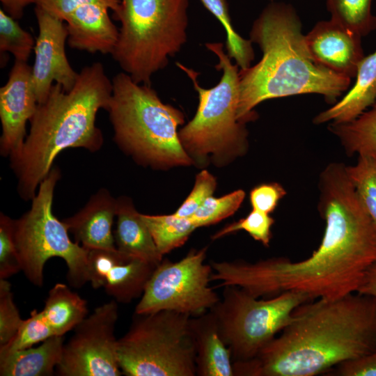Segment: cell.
I'll list each match as a JSON object with an SVG mask.
<instances>
[{"label":"cell","mask_w":376,"mask_h":376,"mask_svg":"<svg viewBox=\"0 0 376 376\" xmlns=\"http://www.w3.org/2000/svg\"><path fill=\"white\" fill-rule=\"evenodd\" d=\"M234 376H314L376 351V298L353 292L297 306L289 324Z\"/></svg>","instance_id":"6da1fadb"},{"label":"cell","mask_w":376,"mask_h":376,"mask_svg":"<svg viewBox=\"0 0 376 376\" xmlns=\"http://www.w3.org/2000/svg\"><path fill=\"white\" fill-rule=\"evenodd\" d=\"M375 263L376 246L349 222L333 218L325 221L320 245L306 259L212 262L211 281L238 286L256 297L295 291L313 299H336L357 292Z\"/></svg>","instance_id":"7a4b0ae2"},{"label":"cell","mask_w":376,"mask_h":376,"mask_svg":"<svg viewBox=\"0 0 376 376\" xmlns=\"http://www.w3.org/2000/svg\"><path fill=\"white\" fill-rule=\"evenodd\" d=\"M250 40L263 52L260 61L240 69L238 119H254L253 109L263 101L315 93L334 104L352 79L318 65L307 48L301 23L295 8L271 3L254 21Z\"/></svg>","instance_id":"3957f363"},{"label":"cell","mask_w":376,"mask_h":376,"mask_svg":"<svg viewBox=\"0 0 376 376\" xmlns=\"http://www.w3.org/2000/svg\"><path fill=\"white\" fill-rule=\"evenodd\" d=\"M112 88V80L100 62L83 68L70 91L53 84L30 120L20 154L10 160L24 200L33 198L62 150L84 148L95 151L102 146L103 136L95 125L96 116L100 109H107Z\"/></svg>","instance_id":"277c9868"},{"label":"cell","mask_w":376,"mask_h":376,"mask_svg":"<svg viewBox=\"0 0 376 376\" xmlns=\"http://www.w3.org/2000/svg\"><path fill=\"white\" fill-rule=\"evenodd\" d=\"M107 108L117 144L136 160L157 167L189 166L178 128L183 113L164 103L150 85L135 82L121 72L112 79Z\"/></svg>","instance_id":"5b68a950"},{"label":"cell","mask_w":376,"mask_h":376,"mask_svg":"<svg viewBox=\"0 0 376 376\" xmlns=\"http://www.w3.org/2000/svg\"><path fill=\"white\" fill-rule=\"evenodd\" d=\"M189 0H121L111 56L135 82L150 85L187 40Z\"/></svg>","instance_id":"8992f818"},{"label":"cell","mask_w":376,"mask_h":376,"mask_svg":"<svg viewBox=\"0 0 376 376\" xmlns=\"http://www.w3.org/2000/svg\"><path fill=\"white\" fill-rule=\"evenodd\" d=\"M205 47L217 56L216 68L222 71L214 86L203 88L196 71L177 63L191 80L198 97L195 116L179 131L180 142L187 154L196 159L208 155H242L247 146V131L245 123L237 118L240 68L233 63L222 42H207Z\"/></svg>","instance_id":"52a82bcc"},{"label":"cell","mask_w":376,"mask_h":376,"mask_svg":"<svg viewBox=\"0 0 376 376\" xmlns=\"http://www.w3.org/2000/svg\"><path fill=\"white\" fill-rule=\"evenodd\" d=\"M191 316L171 311L134 313L118 339V360L127 376H195Z\"/></svg>","instance_id":"ba28073f"},{"label":"cell","mask_w":376,"mask_h":376,"mask_svg":"<svg viewBox=\"0 0 376 376\" xmlns=\"http://www.w3.org/2000/svg\"><path fill=\"white\" fill-rule=\"evenodd\" d=\"M59 178L58 169L52 168L40 182L30 210L14 220L15 242L22 271L32 284L42 286L46 262L58 257L67 265L70 285L80 288L88 282L89 250L70 239L66 225L52 212L54 191Z\"/></svg>","instance_id":"9c48e42d"},{"label":"cell","mask_w":376,"mask_h":376,"mask_svg":"<svg viewBox=\"0 0 376 376\" xmlns=\"http://www.w3.org/2000/svg\"><path fill=\"white\" fill-rule=\"evenodd\" d=\"M311 300L295 291L260 299L238 286L227 285L222 298L210 310L233 362L244 361L253 358L289 324L297 306Z\"/></svg>","instance_id":"30bf717a"},{"label":"cell","mask_w":376,"mask_h":376,"mask_svg":"<svg viewBox=\"0 0 376 376\" xmlns=\"http://www.w3.org/2000/svg\"><path fill=\"white\" fill-rule=\"evenodd\" d=\"M207 248L190 251L183 258L162 260L148 280L134 313L139 314L171 311L202 315L220 300L209 286L212 268L205 264Z\"/></svg>","instance_id":"8fae6325"},{"label":"cell","mask_w":376,"mask_h":376,"mask_svg":"<svg viewBox=\"0 0 376 376\" xmlns=\"http://www.w3.org/2000/svg\"><path fill=\"white\" fill-rule=\"evenodd\" d=\"M118 318V302L114 299L96 307L64 343L56 373L61 376L121 375L115 335Z\"/></svg>","instance_id":"7c38bea8"},{"label":"cell","mask_w":376,"mask_h":376,"mask_svg":"<svg viewBox=\"0 0 376 376\" xmlns=\"http://www.w3.org/2000/svg\"><path fill=\"white\" fill-rule=\"evenodd\" d=\"M38 36L34 46V63L31 79L38 103L47 97L54 84L70 91L79 76L70 65L65 53L68 29L63 21L44 9L36 6Z\"/></svg>","instance_id":"4fadbf2b"},{"label":"cell","mask_w":376,"mask_h":376,"mask_svg":"<svg viewBox=\"0 0 376 376\" xmlns=\"http://www.w3.org/2000/svg\"><path fill=\"white\" fill-rule=\"evenodd\" d=\"M38 102L34 92L31 66L15 61L6 83L0 88L1 154L10 160L21 152L31 120Z\"/></svg>","instance_id":"5bb4252c"},{"label":"cell","mask_w":376,"mask_h":376,"mask_svg":"<svg viewBox=\"0 0 376 376\" xmlns=\"http://www.w3.org/2000/svg\"><path fill=\"white\" fill-rule=\"evenodd\" d=\"M157 266L117 249H91L88 256V282L95 289L103 288L117 302L128 304L141 297Z\"/></svg>","instance_id":"9a60e30c"},{"label":"cell","mask_w":376,"mask_h":376,"mask_svg":"<svg viewBox=\"0 0 376 376\" xmlns=\"http://www.w3.org/2000/svg\"><path fill=\"white\" fill-rule=\"evenodd\" d=\"M313 60L336 73L356 77L365 56L361 37L332 20L320 21L305 35Z\"/></svg>","instance_id":"2e32d148"},{"label":"cell","mask_w":376,"mask_h":376,"mask_svg":"<svg viewBox=\"0 0 376 376\" xmlns=\"http://www.w3.org/2000/svg\"><path fill=\"white\" fill-rule=\"evenodd\" d=\"M116 207L117 200L102 189L80 211L63 221L76 242L84 248L116 249L111 228L116 217Z\"/></svg>","instance_id":"e0dca14e"},{"label":"cell","mask_w":376,"mask_h":376,"mask_svg":"<svg viewBox=\"0 0 376 376\" xmlns=\"http://www.w3.org/2000/svg\"><path fill=\"white\" fill-rule=\"evenodd\" d=\"M109 8L100 3H87L77 8L66 20L68 45L87 52L111 54L119 31L110 19Z\"/></svg>","instance_id":"ac0fdd59"},{"label":"cell","mask_w":376,"mask_h":376,"mask_svg":"<svg viewBox=\"0 0 376 376\" xmlns=\"http://www.w3.org/2000/svg\"><path fill=\"white\" fill-rule=\"evenodd\" d=\"M196 345V375L234 376L230 348L223 340L217 319L209 311L191 318Z\"/></svg>","instance_id":"d6986e66"},{"label":"cell","mask_w":376,"mask_h":376,"mask_svg":"<svg viewBox=\"0 0 376 376\" xmlns=\"http://www.w3.org/2000/svg\"><path fill=\"white\" fill-rule=\"evenodd\" d=\"M354 84L330 108L314 118L315 124L350 122L367 110L376 100V50L364 56L358 65Z\"/></svg>","instance_id":"ffe728a7"},{"label":"cell","mask_w":376,"mask_h":376,"mask_svg":"<svg viewBox=\"0 0 376 376\" xmlns=\"http://www.w3.org/2000/svg\"><path fill=\"white\" fill-rule=\"evenodd\" d=\"M116 229L113 235L117 250L155 265L163 260L152 236L130 200H117Z\"/></svg>","instance_id":"44dd1931"},{"label":"cell","mask_w":376,"mask_h":376,"mask_svg":"<svg viewBox=\"0 0 376 376\" xmlns=\"http://www.w3.org/2000/svg\"><path fill=\"white\" fill-rule=\"evenodd\" d=\"M63 345V336H54L35 347L0 351V375H52L61 361Z\"/></svg>","instance_id":"7402d4cb"},{"label":"cell","mask_w":376,"mask_h":376,"mask_svg":"<svg viewBox=\"0 0 376 376\" xmlns=\"http://www.w3.org/2000/svg\"><path fill=\"white\" fill-rule=\"evenodd\" d=\"M88 311L86 300L61 283L49 290L41 311L54 335L61 336L74 329L87 316Z\"/></svg>","instance_id":"603a6c76"},{"label":"cell","mask_w":376,"mask_h":376,"mask_svg":"<svg viewBox=\"0 0 376 376\" xmlns=\"http://www.w3.org/2000/svg\"><path fill=\"white\" fill-rule=\"evenodd\" d=\"M329 129L338 138L348 155L376 159V100L355 119L344 123H331Z\"/></svg>","instance_id":"cb8c5ba5"},{"label":"cell","mask_w":376,"mask_h":376,"mask_svg":"<svg viewBox=\"0 0 376 376\" xmlns=\"http://www.w3.org/2000/svg\"><path fill=\"white\" fill-rule=\"evenodd\" d=\"M157 249L164 255L182 246L196 229L188 219L174 214L169 215H148L141 214Z\"/></svg>","instance_id":"d4e9b609"},{"label":"cell","mask_w":376,"mask_h":376,"mask_svg":"<svg viewBox=\"0 0 376 376\" xmlns=\"http://www.w3.org/2000/svg\"><path fill=\"white\" fill-rule=\"evenodd\" d=\"M373 0H327L331 19L345 29L364 37L376 29Z\"/></svg>","instance_id":"484cf974"},{"label":"cell","mask_w":376,"mask_h":376,"mask_svg":"<svg viewBox=\"0 0 376 376\" xmlns=\"http://www.w3.org/2000/svg\"><path fill=\"white\" fill-rule=\"evenodd\" d=\"M205 8L212 14L224 28L226 51L240 69L251 66L254 53L250 40L240 36L233 27L226 0H201Z\"/></svg>","instance_id":"4316f807"},{"label":"cell","mask_w":376,"mask_h":376,"mask_svg":"<svg viewBox=\"0 0 376 376\" xmlns=\"http://www.w3.org/2000/svg\"><path fill=\"white\" fill-rule=\"evenodd\" d=\"M346 171L376 229V159L359 155L356 164L346 166Z\"/></svg>","instance_id":"83f0119b"},{"label":"cell","mask_w":376,"mask_h":376,"mask_svg":"<svg viewBox=\"0 0 376 376\" xmlns=\"http://www.w3.org/2000/svg\"><path fill=\"white\" fill-rule=\"evenodd\" d=\"M36 40L23 29L17 19L0 9V52L12 54L15 61L27 62Z\"/></svg>","instance_id":"f1b7e54d"},{"label":"cell","mask_w":376,"mask_h":376,"mask_svg":"<svg viewBox=\"0 0 376 376\" xmlns=\"http://www.w3.org/2000/svg\"><path fill=\"white\" fill-rule=\"evenodd\" d=\"M245 196L243 190H236L220 198L208 197L188 218L196 228L216 224L233 214Z\"/></svg>","instance_id":"f546056e"},{"label":"cell","mask_w":376,"mask_h":376,"mask_svg":"<svg viewBox=\"0 0 376 376\" xmlns=\"http://www.w3.org/2000/svg\"><path fill=\"white\" fill-rule=\"evenodd\" d=\"M54 336V333L45 320L41 311L34 309L31 311L29 318L23 320L10 341L0 347V351L26 349Z\"/></svg>","instance_id":"4dcf8cb0"},{"label":"cell","mask_w":376,"mask_h":376,"mask_svg":"<svg viewBox=\"0 0 376 376\" xmlns=\"http://www.w3.org/2000/svg\"><path fill=\"white\" fill-rule=\"evenodd\" d=\"M274 223V219L269 214L252 209L246 217L224 227L214 234L212 239L217 240L226 235L242 230L249 233L255 240L268 246L272 238L271 228Z\"/></svg>","instance_id":"1f68e13d"},{"label":"cell","mask_w":376,"mask_h":376,"mask_svg":"<svg viewBox=\"0 0 376 376\" xmlns=\"http://www.w3.org/2000/svg\"><path fill=\"white\" fill-rule=\"evenodd\" d=\"M22 271L14 237V220L0 216V279H8Z\"/></svg>","instance_id":"d6a6232c"},{"label":"cell","mask_w":376,"mask_h":376,"mask_svg":"<svg viewBox=\"0 0 376 376\" xmlns=\"http://www.w3.org/2000/svg\"><path fill=\"white\" fill-rule=\"evenodd\" d=\"M23 320L14 301L10 283L0 279V347L10 341Z\"/></svg>","instance_id":"836d02e7"},{"label":"cell","mask_w":376,"mask_h":376,"mask_svg":"<svg viewBox=\"0 0 376 376\" xmlns=\"http://www.w3.org/2000/svg\"><path fill=\"white\" fill-rule=\"evenodd\" d=\"M215 188L214 176L207 171H202L197 175L191 193L173 214L180 217L189 218L212 195Z\"/></svg>","instance_id":"e575fe53"},{"label":"cell","mask_w":376,"mask_h":376,"mask_svg":"<svg viewBox=\"0 0 376 376\" xmlns=\"http://www.w3.org/2000/svg\"><path fill=\"white\" fill-rule=\"evenodd\" d=\"M121 0H35L36 6L47 11L66 22L70 15L79 7L87 3H100L116 13Z\"/></svg>","instance_id":"d590c367"},{"label":"cell","mask_w":376,"mask_h":376,"mask_svg":"<svg viewBox=\"0 0 376 376\" xmlns=\"http://www.w3.org/2000/svg\"><path fill=\"white\" fill-rule=\"evenodd\" d=\"M285 194L284 188L279 183L270 182L260 185L250 192L252 209L269 214L274 210L279 201Z\"/></svg>","instance_id":"8d00e7d4"},{"label":"cell","mask_w":376,"mask_h":376,"mask_svg":"<svg viewBox=\"0 0 376 376\" xmlns=\"http://www.w3.org/2000/svg\"><path fill=\"white\" fill-rule=\"evenodd\" d=\"M327 373H329L327 375L336 376H376V351L343 362Z\"/></svg>","instance_id":"74e56055"},{"label":"cell","mask_w":376,"mask_h":376,"mask_svg":"<svg viewBox=\"0 0 376 376\" xmlns=\"http://www.w3.org/2000/svg\"><path fill=\"white\" fill-rule=\"evenodd\" d=\"M3 9L15 19H20L24 8L30 3H35V0H0Z\"/></svg>","instance_id":"f35d334b"},{"label":"cell","mask_w":376,"mask_h":376,"mask_svg":"<svg viewBox=\"0 0 376 376\" xmlns=\"http://www.w3.org/2000/svg\"><path fill=\"white\" fill-rule=\"evenodd\" d=\"M357 292L370 295L376 298V263L368 271Z\"/></svg>","instance_id":"ab89813d"},{"label":"cell","mask_w":376,"mask_h":376,"mask_svg":"<svg viewBox=\"0 0 376 376\" xmlns=\"http://www.w3.org/2000/svg\"><path fill=\"white\" fill-rule=\"evenodd\" d=\"M270 1H273V0H270Z\"/></svg>","instance_id":"60d3db41"}]
</instances>
